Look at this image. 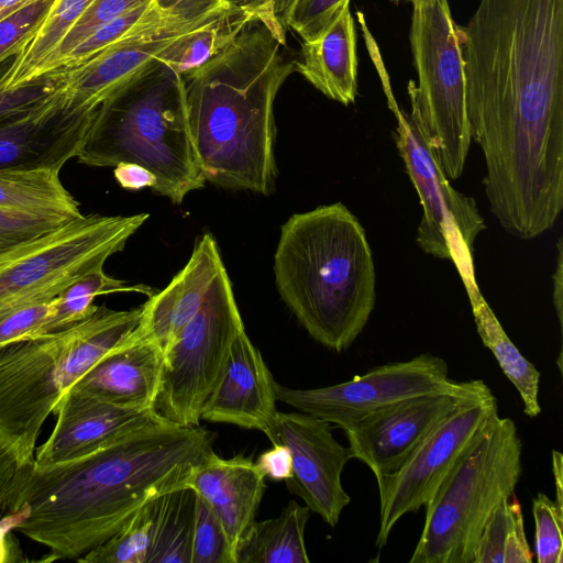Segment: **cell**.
Returning <instances> with one entry per match:
<instances>
[{"instance_id":"6da1fadb","label":"cell","mask_w":563,"mask_h":563,"mask_svg":"<svg viewBox=\"0 0 563 563\" xmlns=\"http://www.w3.org/2000/svg\"><path fill=\"white\" fill-rule=\"evenodd\" d=\"M459 36L490 212L534 239L563 209V0H479Z\"/></svg>"},{"instance_id":"7a4b0ae2","label":"cell","mask_w":563,"mask_h":563,"mask_svg":"<svg viewBox=\"0 0 563 563\" xmlns=\"http://www.w3.org/2000/svg\"><path fill=\"white\" fill-rule=\"evenodd\" d=\"M214 434L164 420L144 426L79 459L34 464L7 514L12 529L78 560L119 531L145 504L186 486L213 451Z\"/></svg>"},{"instance_id":"3957f363","label":"cell","mask_w":563,"mask_h":563,"mask_svg":"<svg viewBox=\"0 0 563 563\" xmlns=\"http://www.w3.org/2000/svg\"><path fill=\"white\" fill-rule=\"evenodd\" d=\"M260 21L181 75L188 128L206 181L269 195L277 177L274 101L294 63Z\"/></svg>"},{"instance_id":"277c9868","label":"cell","mask_w":563,"mask_h":563,"mask_svg":"<svg viewBox=\"0 0 563 563\" xmlns=\"http://www.w3.org/2000/svg\"><path fill=\"white\" fill-rule=\"evenodd\" d=\"M277 290L308 334L334 352L349 349L376 302L365 230L341 202L292 214L274 255Z\"/></svg>"},{"instance_id":"5b68a950","label":"cell","mask_w":563,"mask_h":563,"mask_svg":"<svg viewBox=\"0 0 563 563\" xmlns=\"http://www.w3.org/2000/svg\"><path fill=\"white\" fill-rule=\"evenodd\" d=\"M142 306H98L56 333L0 345V444L21 465L33 463L42 426L71 385L137 327Z\"/></svg>"},{"instance_id":"8992f818","label":"cell","mask_w":563,"mask_h":563,"mask_svg":"<svg viewBox=\"0 0 563 563\" xmlns=\"http://www.w3.org/2000/svg\"><path fill=\"white\" fill-rule=\"evenodd\" d=\"M77 159L92 167L134 163L174 203L205 186L185 112L181 75L158 65L97 110Z\"/></svg>"},{"instance_id":"52a82bcc","label":"cell","mask_w":563,"mask_h":563,"mask_svg":"<svg viewBox=\"0 0 563 563\" xmlns=\"http://www.w3.org/2000/svg\"><path fill=\"white\" fill-rule=\"evenodd\" d=\"M521 457L515 421L492 417L424 506V525L409 563H473L488 518L503 499L515 495Z\"/></svg>"},{"instance_id":"ba28073f","label":"cell","mask_w":563,"mask_h":563,"mask_svg":"<svg viewBox=\"0 0 563 563\" xmlns=\"http://www.w3.org/2000/svg\"><path fill=\"white\" fill-rule=\"evenodd\" d=\"M410 45L418 85L408 84L410 115L444 175L463 174L471 146L466 82L455 24L448 0L412 4Z\"/></svg>"},{"instance_id":"9c48e42d","label":"cell","mask_w":563,"mask_h":563,"mask_svg":"<svg viewBox=\"0 0 563 563\" xmlns=\"http://www.w3.org/2000/svg\"><path fill=\"white\" fill-rule=\"evenodd\" d=\"M244 328L223 268L202 306L164 354L156 415L179 427H197L202 407L221 377L231 345Z\"/></svg>"},{"instance_id":"30bf717a","label":"cell","mask_w":563,"mask_h":563,"mask_svg":"<svg viewBox=\"0 0 563 563\" xmlns=\"http://www.w3.org/2000/svg\"><path fill=\"white\" fill-rule=\"evenodd\" d=\"M147 218L81 214L0 253V308L103 266Z\"/></svg>"},{"instance_id":"8fae6325","label":"cell","mask_w":563,"mask_h":563,"mask_svg":"<svg viewBox=\"0 0 563 563\" xmlns=\"http://www.w3.org/2000/svg\"><path fill=\"white\" fill-rule=\"evenodd\" d=\"M378 75L388 106L397 119L395 141L399 155L422 206L416 241L424 253L451 261L466 291L478 288L474 244L486 225L477 205L472 197L451 186L413 118L399 109L387 71Z\"/></svg>"},{"instance_id":"7c38bea8","label":"cell","mask_w":563,"mask_h":563,"mask_svg":"<svg viewBox=\"0 0 563 563\" xmlns=\"http://www.w3.org/2000/svg\"><path fill=\"white\" fill-rule=\"evenodd\" d=\"M219 16L207 0H177L153 9L132 33L63 73L57 96L70 111L91 112L159 64L156 57L181 36Z\"/></svg>"},{"instance_id":"4fadbf2b","label":"cell","mask_w":563,"mask_h":563,"mask_svg":"<svg viewBox=\"0 0 563 563\" xmlns=\"http://www.w3.org/2000/svg\"><path fill=\"white\" fill-rule=\"evenodd\" d=\"M483 383L481 379L455 382L450 378L442 357L423 353L325 387L297 389L276 382L275 394L278 401L344 430L399 400L432 393H465Z\"/></svg>"},{"instance_id":"5bb4252c","label":"cell","mask_w":563,"mask_h":563,"mask_svg":"<svg viewBox=\"0 0 563 563\" xmlns=\"http://www.w3.org/2000/svg\"><path fill=\"white\" fill-rule=\"evenodd\" d=\"M496 415L498 402L492 390L463 400L398 470L376 477L379 496L377 548L385 547L402 516L417 512L427 505L471 440Z\"/></svg>"},{"instance_id":"9a60e30c","label":"cell","mask_w":563,"mask_h":563,"mask_svg":"<svg viewBox=\"0 0 563 563\" xmlns=\"http://www.w3.org/2000/svg\"><path fill=\"white\" fill-rule=\"evenodd\" d=\"M332 428L308 413L277 411L272 444L282 443L290 451L292 475L285 481L288 489L334 528L351 503L341 476L352 456L334 438Z\"/></svg>"},{"instance_id":"2e32d148","label":"cell","mask_w":563,"mask_h":563,"mask_svg":"<svg viewBox=\"0 0 563 563\" xmlns=\"http://www.w3.org/2000/svg\"><path fill=\"white\" fill-rule=\"evenodd\" d=\"M488 390L483 383L470 391L419 395L382 408L343 430L351 456L375 477L390 474L463 400Z\"/></svg>"},{"instance_id":"e0dca14e","label":"cell","mask_w":563,"mask_h":563,"mask_svg":"<svg viewBox=\"0 0 563 563\" xmlns=\"http://www.w3.org/2000/svg\"><path fill=\"white\" fill-rule=\"evenodd\" d=\"M57 91L0 122V172H59L79 155L97 111H70Z\"/></svg>"},{"instance_id":"ac0fdd59","label":"cell","mask_w":563,"mask_h":563,"mask_svg":"<svg viewBox=\"0 0 563 563\" xmlns=\"http://www.w3.org/2000/svg\"><path fill=\"white\" fill-rule=\"evenodd\" d=\"M54 415L56 424L34 455L33 464L37 467L79 459L136 429L163 420L153 408L121 407L71 388Z\"/></svg>"},{"instance_id":"d6986e66","label":"cell","mask_w":563,"mask_h":563,"mask_svg":"<svg viewBox=\"0 0 563 563\" xmlns=\"http://www.w3.org/2000/svg\"><path fill=\"white\" fill-rule=\"evenodd\" d=\"M275 383L243 328L233 340L221 377L202 407L201 419L258 430L272 442L277 413Z\"/></svg>"},{"instance_id":"ffe728a7","label":"cell","mask_w":563,"mask_h":563,"mask_svg":"<svg viewBox=\"0 0 563 563\" xmlns=\"http://www.w3.org/2000/svg\"><path fill=\"white\" fill-rule=\"evenodd\" d=\"M223 268L216 240L205 233L184 268L162 291H156L142 305L141 319L133 334L155 342L165 354L198 312Z\"/></svg>"},{"instance_id":"44dd1931","label":"cell","mask_w":563,"mask_h":563,"mask_svg":"<svg viewBox=\"0 0 563 563\" xmlns=\"http://www.w3.org/2000/svg\"><path fill=\"white\" fill-rule=\"evenodd\" d=\"M163 364L161 347L132 332L70 388L121 407L153 408Z\"/></svg>"},{"instance_id":"7402d4cb","label":"cell","mask_w":563,"mask_h":563,"mask_svg":"<svg viewBox=\"0 0 563 563\" xmlns=\"http://www.w3.org/2000/svg\"><path fill=\"white\" fill-rule=\"evenodd\" d=\"M186 486L202 497L219 518L235 563L238 547L255 521L265 476L251 459H223L213 452L195 468Z\"/></svg>"},{"instance_id":"603a6c76","label":"cell","mask_w":563,"mask_h":563,"mask_svg":"<svg viewBox=\"0 0 563 563\" xmlns=\"http://www.w3.org/2000/svg\"><path fill=\"white\" fill-rule=\"evenodd\" d=\"M294 71L316 89L344 106L357 95L356 33L350 5L316 40L302 42Z\"/></svg>"},{"instance_id":"cb8c5ba5","label":"cell","mask_w":563,"mask_h":563,"mask_svg":"<svg viewBox=\"0 0 563 563\" xmlns=\"http://www.w3.org/2000/svg\"><path fill=\"white\" fill-rule=\"evenodd\" d=\"M310 509L290 500L272 519L254 521L241 540L235 563H309L305 529Z\"/></svg>"},{"instance_id":"d4e9b609","label":"cell","mask_w":563,"mask_h":563,"mask_svg":"<svg viewBox=\"0 0 563 563\" xmlns=\"http://www.w3.org/2000/svg\"><path fill=\"white\" fill-rule=\"evenodd\" d=\"M476 329L483 344L490 350L506 377L516 387L530 418L541 413L540 372L511 342L478 288L466 291Z\"/></svg>"},{"instance_id":"484cf974","label":"cell","mask_w":563,"mask_h":563,"mask_svg":"<svg viewBox=\"0 0 563 563\" xmlns=\"http://www.w3.org/2000/svg\"><path fill=\"white\" fill-rule=\"evenodd\" d=\"M0 209L60 220L82 214L56 170L0 172Z\"/></svg>"},{"instance_id":"4316f807","label":"cell","mask_w":563,"mask_h":563,"mask_svg":"<svg viewBox=\"0 0 563 563\" xmlns=\"http://www.w3.org/2000/svg\"><path fill=\"white\" fill-rule=\"evenodd\" d=\"M256 20L252 11L232 3L217 19L175 41L156 60L173 74L184 75L221 52Z\"/></svg>"},{"instance_id":"83f0119b","label":"cell","mask_w":563,"mask_h":563,"mask_svg":"<svg viewBox=\"0 0 563 563\" xmlns=\"http://www.w3.org/2000/svg\"><path fill=\"white\" fill-rule=\"evenodd\" d=\"M196 492L183 486L154 500L152 545L147 563H190Z\"/></svg>"},{"instance_id":"f1b7e54d","label":"cell","mask_w":563,"mask_h":563,"mask_svg":"<svg viewBox=\"0 0 563 563\" xmlns=\"http://www.w3.org/2000/svg\"><path fill=\"white\" fill-rule=\"evenodd\" d=\"M122 291H136L148 297L156 290L144 285H128L107 275L103 266L88 271L68 284L56 297L42 335L65 330L91 316L98 308L95 298Z\"/></svg>"},{"instance_id":"f546056e","label":"cell","mask_w":563,"mask_h":563,"mask_svg":"<svg viewBox=\"0 0 563 563\" xmlns=\"http://www.w3.org/2000/svg\"><path fill=\"white\" fill-rule=\"evenodd\" d=\"M520 503L505 498L488 518L477 541L473 563H531Z\"/></svg>"},{"instance_id":"4dcf8cb0","label":"cell","mask_w":563,"mask_h":563,"mask_svg":"<svg viewBox=\"0 0 563 563\" xmlns=\"http://www.w3.org/2000/svg\"><path fill=\"white\" fill-rule=\"evenodd\" d=\"M93 1L56 0L34 38L16 56L8 74L7 86L18 87L36 78L45 60Z\"/></svg>"},{"instance_id":"1f68e13d","label":"cell","mask_w":563,"mask_h":563,"mask_svg":"<svg viewBox=\"0 0 563 563\" xmlns=\"http://www.w3.org/2000/svg\"><path fill=\"white\" fill-rule=\"evenodd\" d=\"M154 500L141 507L111 538L77 561L147 563L153 537Z\"/></svg>"},{"instance_id":"d6a6232c","label":"cell","mask_w":563,"mask_h":563,"mask_svg":"<svg viewBox=\"0 0 563 563\" xmlns=\"http://www.w3.org/2000/svg\"><path fill=\"white\" fill-rule=\"evenodd\" d=\"M67 285L52 287L0 308V345L41 336L55 297Z\"/></svg>"},{"instance_id":"836d02e7","label":"cell","mask_w":563,"mask_h":563,"mask_svg":"<svg viewBox=\"0 0 563 563\" xmlns=\"http://www.w3.org/2000/svg\"><path fill=\"white\" fill-rule=\"evenodd\" d=\"M144 1L146 0H95L68 30L58 46L45 60L40 69L38 76L55 70L59 63L98 27Z\"/></svg>"},{"instance_id":"e575fe53","label":"cell","mask_w":563,"mask_h":563,"mask_svg":"<svg viewBox=\"0 0 563 563\" xmlns=\"http://www.w3.org/2000/svg\"><path fill=\"white\" fill-rule=\"evenodd\" d=\"M16 56L0 63V122L33 109L54 95L63 85V73L54 70L24 85L8 87V74Z\"/></svg>"},{"instance_id":"d590c367","label":"cell","mask_w":563,"mask_h":563,"mask_svg":"<svg viewBox=\"0 0 563 563\" xmlns=\"http://www.w3.org/2000/svg\"><path fill=\"white\" fill-rule=\"evenodd\" d=\"M156 0H146L120 16L93 31L87 38L77 45L57 66V69H70L106 47L119 42L141 24L152 11ZM54 71V70H53Z\"/></svg>"},{"instance_id":"8d00e7d4","label":"cell","mask_w":563,"mask_h":563,"mask_svg":"<svg viewBox=\"0 0 563 563\" xmlns=\"http://www.w3.org/2000/svg\"><path fill=\"white\" fill-rule=\"evenodd\" d=\"M190 563H234L233 553L219 518L199 495L196 500Z\"/></svg>"},{"instance_id":"74e56055","label":"cell","mask_w":563,"mask_h":563,"mask_svg":"<svg viewBox=\"0 0 563 563\" xmlns=\"http://www.w3.org/2000/svg\"><path fill=\"white\" fill-rule=\"evenodd\" d=\"M55 2L56 0H37L0 20V63L24 51Z\"/></svg>"},{"instance_id":"f35d334b","label":"cell","mask_w":563,"mask_h":563,"mask_svg":"<svg viewBox=\"0 0 563 563\" xmlns=\"http://www.w3.org/2000/svg\"><path fill=\"white\" fill-rule=\"evenodd\" d=\"M534 554L538 563L563 561V507L539 493L532 501Z\"/></svg>"},{"instance_id":"ab89813d","label":"cell","mask_w":563,"mask_h":563,"mask_svg":"<svg viewBox=\"0 0 563 563\" xmlns=\"http://www.w3.org/2000/svg\"><path fill=\"white\" fill-rule=\"evenodd\" d=\"M351 0H296L287 16V30L302 42L318 38L350 5Z\"/></svg>"},{"instance_id":"60d3db41","label":"cell","mask_w":563,"mask_h":563,"mask_svg":"<svg viewBox=\"0 0 563 563\" xmlns=\"http://www.w3.org/2000/svg\"><path fill=\"white\" fill-rule=\"evenodd\" d=\"M66 221L69 220L0 209V253L44 234Z\"/></svg>"},{"instance_id":"b9f144b4","label":"cell","mask_w":563,"mask_h":563,"mask_svg":"<svg viewBox=\"0 0 563 563\" xmlns=\"http://www.w3.org/2000/svg\"><path fill=\"white\" fill-rule=\"evenodd\" d=\"M33 463L21 465L15 456L0 444V511L13 507Z\"/></svg>"},{"instance_id":"7bdbcfd3","label":"cell","mask_w":563,"mask_h":563,"mask_svg":"<svg viewBox=\"0 0 563 563\" xmlns=\"http://www.w3.org/2000/svg\"><path fill=\"white\" fill-rule=\"evenodd\" d=\"M296 0H239L236 4L252 11L277 41L286 46V16Z\"/></svg>"},{"instance_id":"ee69618b","label":"cell","mask_w":563,"mask_h":563,"mask_svg":"<svg viewBox=\"0 0 563 563\" xmlns=\"http://www.w3.org/2000/svg\"><path fill=\"white\" fill-rule=\"evenodd\" d=\"M255 464L265 477L273 481H287L292 475L290 451L282 443L273 444L272 449L260 455Z\"/></svg>"},{"instance_id":"f6af8a7d","label":"cell","mask_w":563,"mask_h":563,"mask_svg":"<svg viewBox=\"0 0 563 563\" xmlns=\"http://www.w3.org/2000/svg\"><path fill=\"white\" fill-rule=\"evenodd\" d=\"M114 177L120 186L129 190L153 189L156 177L145 167L134 163H121L114 166Z\"/></svg>"},{"instance_id":"bcb514c9","label":"cell","mask_w":563,"mask_h":563,"mask_svg":"<svg viewBox=\"0 0 563 563\" xmlns=\"http://www.w3.org/2000/svg\"><path fill=\"white\" fill-rule=\"evenodd\" d=\"M562 238L558 242L556 268L553 274V305L560 328L563 321V249Z\"/></svg>"},{"instance_id":"7dc6e473","label":"cell","mask_w":563,"mask_h":563,"mask_svg":"<svg viewBox=\"0 0 563 563\" xmlns=\"http://www.w3.org/2000/svg\"><path fill=\"white\" fill-rule=\"evenodd\" d=\"M11 527L3 518L0 521V563L19 561V553L15 545L10 540L9 532Z\"/></svg>"},{"instance_id":"c3c4849f","label":"cell","mask_w":563,"mask_h":563,"mask_svg":"<svg viewBox=\"0 0 563 563\" xmlns=\"http://www.w3.org/2000/svg\"><path fill=\"white\" fill-rule=\"evenodd\" d=\"M552 471L556 490L555 503L563 507V455L560 451L552 450Z\"/></svg>"},{"instance_id":"681fc988","label":"cell","mask_w":563,"mask_h":563,"mask_svg":"<svg viewBox=\"0 0 563 563\" xmlns=\"http://www.w3.org/2000/svg\"><path fill=\"white\" fill-rule=\"evenodd\" d=\"M37 0H0V20Z\"/></svg>"},{"instance_id":"f907efd6","label":"cell","mask_w":563,"mask_h":563,"mask_svg":"<svg viewBox=\"0 0 563 563\" xmlns=\"http://www.w3.org/2000/svg\"><path fill=\"white\" fill-rule=\"evenodd\" d=\"M426 1H430V0H408V2H410L411 4L421 3V2H426Z\"/></svg>"},{"instance_id":"816d5d0a","label":"cell","mask_w":563,"mask_h":563,"mask_svg":"<svg viewBox=\"0 0 563 563\" xmlns=\"http://www.w3.org/2000/svg\"><path fill=\"white\" fill-rule=\"evenodd\" d=\"M232 2L238 3V2H239V0H232Z\"/></svg>"}]
</instances>
